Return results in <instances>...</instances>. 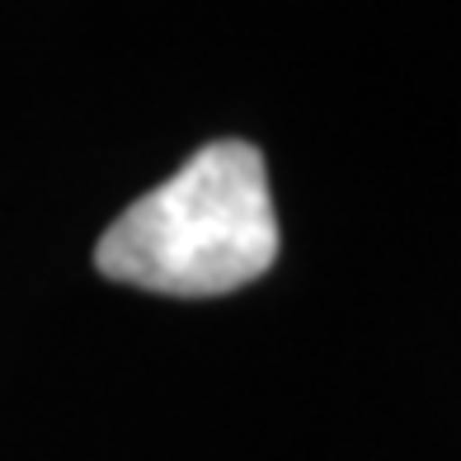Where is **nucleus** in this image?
I'll return each mask as SVG.
<instances>
[{
    "label": "nucleus",
    "instance_id": "nucleus-1",
    "mask_svg": "<svg viewBox=\"0 0 461 461\" xmlns=\"http://www.w3.org/2000/svg\"><path fill=\"white\" fill-rule=\"evenodd\" d=\"M278 259V217L259 146L212 141L141 194L95 245V268L160 297H226Z\"/></svg>",
    "mask_w": 461,
    "mask_h": 461
}]
</instances>
